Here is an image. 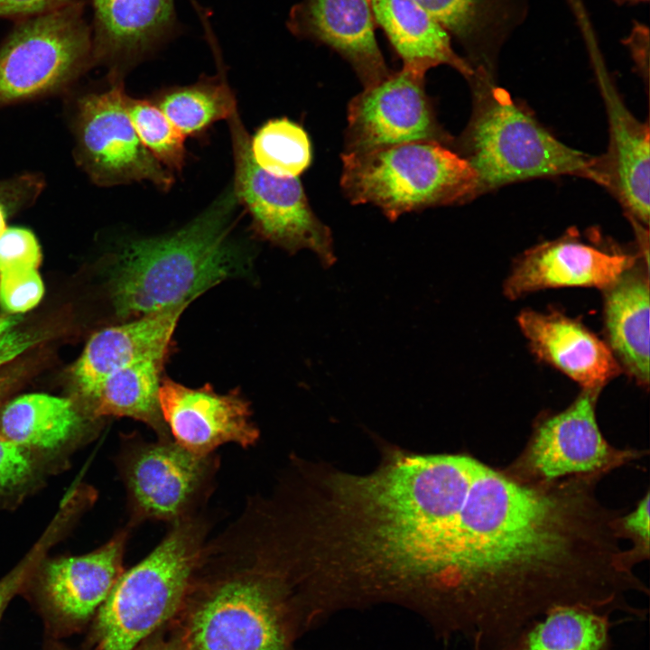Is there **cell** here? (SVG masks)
Listing matches in <instances>:
<instances>
[{
    "label": "cell",
    "mask_w": 650,
    "mask_h": 650,
    "mask_svg": "<svg viewBox=\"0 0 650 650\" xmlns=\"http://www.w3.org/2000/svg\"><path fill=\"white\" fill-rule=\"evenodd\" d=\"M173 618L178 650H295L293 594L248 499L206 541Z\"/></svg>",
    "instance_id": "cell-1"
},
{
    "label": "cell",
    "mask_w": 650,
    "mask_h": 650,
    "mask_svg": "<svg viewBox=\"0 0 650 650\" xmlns=\"http://www.w3.org/2000/svg\"><path fill=\"white\" fill-rule=\"evenodd\" d=\"M238 202L232 189L180 229L126 243L110 265L116 313L131 320L185 302L229 278L250 260L232 234Z\"/></svg>",
    "instance_id": "cell-2"
},
{
    "label": "cell",
    "mask_w": 650,
    "mask_h": 650,
    "mask_svg": "<svg viewBox=\"0 0 650 650\" xmlns=\"http://www.w3.org/2000/svg\"><path fill=\"white\" fill-rule=\"evenodd\" d=\"M468 81L471 115L450 148L475 172L478 195L537 177L574 175L596 182V157L556 139L496 85L493 72L476 68Z\"/></svg>",
    "instance_id": "cell-3"
},
{
    "label": "cell",
    "mask_w": 650,
    "mask_h": 650,
    "mask_svg": "<svg viewBox=\"0 0 650 650\" xmlns=\"http://www.w3.org/2000/svg\"><path fill=\"white\" fill-rule=\"evenodd\" d=\"M340 188L354 205L370 204L391 221L403 214L468 202L478 196L470 165L450 147L412 142L342 153Z\"/></svg>",
    "instance_id": "cell-4"
},
{
    "label": "cell",
    "mask_w": 650,
    "mask_h": 650,
    "mask_svg": "<svg viewBox=\"0 0 650 650\" xmlns=\"http://www.w3.org/2000/svg\"><path fill=\"white\" fill-rule=\"evenodd\" d=\"M203 512L170 525L142 561L123 571L100 605V650H134L178 612L211 529Z\"/></svg>",
    "instance_id": "cell-5"
},
{
    "label": "cell",
    "mask_w": 650,
    "mask_h": 650,
    "mask_svg": "<svg viewBox=\"0 0 650 650\" xmlns=\"http://www.w3.org/2000/svg\"><path fill=\"white\" fill-rule=\"evenodd\" d=\"M92 66L80 2L29 17L0 46V107L64 90Z\"/></svg>",
    "instance_id": "cell-6"
},
{
    "label": "cell",
    "mask_w": 650,
    "mask_h": 650,
    "mask_svg": "<svg viewBox=\"0 0 650 650\" xmlns=\"http://www.w3.org/2000/svg\"><path fill=\"white\" fill-rule=\"evenodd\" d=\"M219 465L216 452L196 454L173 439L131 435L122 458L131 526L147 521L172 525L202 513L215 489Z\"/></svg>",
    "instance_id": "cell-7"
},
{
    "label": "cell",
    "mask_w": 650,
    "mask_h": 650,
    "mask_svg": "<svg viewBox=\"0 0 650 650\" xmlns=\"http://www.w3.org/2000/svg\"><path fill=\"white\" fill-rule=\"evenodd\" d=\"M228 121L235 168L232 190L255 233L290 253L309 249L325 267L333 265L331 230L314 213L301 181L263 170L251 154L250 136L238 113Z\"/></svg>",
    "instance_id": "cell-8"
},
{
    "label": "cell",
    "mask_w": 650,
    "mask_h": 650,
    "mask_svg": "<svg viewBox=\"0 0 650 650\" xmlns=\"http://www.w3.org/2000/svg\"><path fill=\"white\" fill-rule=\"evenodd\" d=\"M74 118L75 159L103 187L149 181L167 190L172 172L144 146L131 123L123 80L82 96Z\"/></svg>",
    "instance_id": "cell-9"
},
{
    "label": "cell",
    "mask_w": 650,
    "mask_h": 650,
    "mask_svg": "<svg viewBox=\"0 0 650 650\" xmlns=\"http://www.w3.org/2000/svg\"><path fill=\"white\" fill-rule=\"evenodd\" d=\"M425 89V75L403 68L364 88L348 104L342 153H364L412 142L451 147Z\"/></svg>",
    "instance_id": "cell-10"
},
{
    "label": "cell",
    "mask_w": 650,
    "mask_h": 650,
    "mask_svg": "<svg viewBox=\"0 0 650 650\" xmlns=\"http://www.w3.org/2000/svg\"><path fill=\"white\" fill-rule=\"evenodd\" d=\"M600 391L582 389L569 407L541 421L509 474L550 483L574 475H603L635 458L636 451L616 450L602 436L595 414Z\"/></svg>",
    "instance_id": "cell-11"
},
{
    "label": "cell",
    "mask_w": 650,
    "mask_h": 650,
    "mask_svg": "<svg viewBox=\"0 0 650 650\" xmlns=\"http://www.w3.org/2000/svg\"><path fill=\"white\" fill-rule=\"evenodd\" d=\"M159 404L173 441L196 454L216 452L226 443L246 449L258 441L250 404L237 390L218 394L209 384L191 388L164 378Z\"/></svg>",
    "instance_id": "cell-12"
},
{
    "label": "cell",
    "mask_w": 650,
    "mask_h": 650,
    "mask_svg": "<svg viewBox=\"0 0 650 650\" xmlns=\"http://www.w3.org/2000/svg\"><path fill=\"white\" fill-rule=\"evenodd\" d=\"M91 1L93 66H106L109 81L123 80L180 32L175 0Z\"/></svg>",
    "instance_id": "cell-13"
},
{
    "label": "cell",
    "mask_w": 650,
    "mask_h": 650,
    "mask_svg": "<svg viewBox=\"0 0 650 650\" xmlns=\"http://www.w3.org/2000/svg\"><path fill=\"white\" fill-rule=\"evenodd\" d=\"M606 105L609 140L607 152L596 157V182L621 204L631 222L648 227L650 131L621 100L599 59L593 56Z\"/></svg>",
    "instance_id": "cell-14"
},
{
    "label": "cell",
    "mask_w": 650,
    "mask_h": 650,
    "mask_svg": "<svg viewBox=\"0 0 650 650\" xmlns=\"http://www.w3.org/2000/svg\"><path fill=\"white\" fill-rule=\"evenodd\" d=\"M636 259L632 255L604 251L569 234L523 253L515 262L503 290L511 300L552 288L605 290Z\"/></svg>",
    "instance_id": "cell-15"
},
{
    "label": "cell",
    "mask_w": 650,
    "mask_h": 650,
    "mask_svg": "<svg viewBox=\"0 0 650 650\" xmlns=\"http://www.w3.org/2000/svg\"><path fill=\"white\" fill-rule=\"evenodd\" d=\"M287 25L294 35L340 55L364 88L391 73L375 37L367 0H302L291 9Z\"/></svg>",
    "instance_id": "cell-16"
},
{
    "label": "cell",
    "mask_w": 650,
    "mask_h": 650,
    "mask_svg": "<svg viewBox=\"0 0 650 650\" xmlns=\"http://www.w3.org/2000/svg\"><path fill=\"white\" fill-rule=\"evenodd\" d=\"M516 320L532 352L582 389L601 390L622 371L605 340L575 319L526 309Z\"/></svg>",
    "instance_id": "cell-17"
},
{
    "label": "cell",
    "mask_w": 650,
    "mask_h": 650,
    "mask_svg": "<svg viewBox=\"0 0 650 650\" xmlns=\"http://www.w3.org/2000/svg\"><path fill=\"white\" fill-rule=\"evenodd\" d=\"M190 302L105 328L93 334L72 367L80 394L89 397L111 374L134 363L164 358L181 315Z\"/></svg>",
    "instance_id": "cell-18"
},
{
    "label": "cell",
    "mask_w": 650,
    "mask_h": 650,
    "mask_svg": "<svg viewBox=\"0 0 650 650\" xmlns=\"http://www.w3.org/2000/svg\"><path fill=\"white\" fill-rule=\"evenodd\" d=\"M375 25L382 28L403 68L425 75L447 65L467 79L474 70L452 48L450 34L414 0H367Z\"/></svg>",
    "instance_id": "cell-19"
},
{
    "label": "cell",
    "mask_w": 650,
    "mask_h": 650,
    "mask_svg": "<svg viewBox=\"0 0 650 650\" xmlns=\"http://www.w3.org/2000/svg\"><path fill=\"white\" fill-rule=\"evenodd\" d=\"M636 265L604 291L603 318L608 346L621 370L649 385V275Z\"/></svg>",
    "instance_id": "cell-20"
},
{
    "label": "cell",
    "mask_w": 650,
    "mask_h": 650,
    "mask_svg": "<svg viewBox=\"0 0 650 650\" xmlns=\"http://www.w3.org/2000/svg\"><path fill=\"white\" fill-rule=\"evenodd\" d=\"M127 534L125 530L90 553L60 559L47 566L45 589L60 612L85 619L100 607L124 571Z\"/></svg>",
    "instance_id": "cell-21"
},
{
    "label": "cell",
    "mask_w": 650,
    "mask_h": 650,
    "mask_svg": "<svg viewBox=\"0 0 650 650\" xmlns=\"http://www.w3.org/2000/svg\"><path fill=\"white\" fill-rule=\"evenodd\" d=\"M164 360H142L111 374L86 399L92 414L132 418L153 430L157 439H172L159 404Z\"/></svg>",
    "instance_id": "cell-22"
},
{
    "label": "cell",
    "mask_w": 650,
    "mask_h": 650,
    "mask_svg": "<svg viewBox=\"0 0 650 650\" xmlns=\"http://www.w3.org/2000/svg\"><path fill=\"white\" fill-rule=\"evenodd\" d=\"M610 614L580 605L549 608L500 650H614Z\"/></svg>",
    "instance_id": "cell-23"
},
{
    "label": "cell",
    "mask_w": 650,
    "mask_h": 650,
    "mask_svg": "<svg viewBox=\"0 0 650 650\" xmlns=\"http://www.w3.org/2000/svg\"><path fill=\"white\" fill-rule=\"evenodd\" d=\"M466 50L473 67L492 68L510 23L509 0H414Z\"/></svg>",
    "instance_id": "cell-24"
},
{
    "label": "cell",
    "mask_w": 650,
    "mask_h": 650,
    "mask_svg": "<svg viewBox=\"0 0 650 650\" xmlns=\"http://www.w3.org/2000/svg\"><path fill=\"white\" fill-rule=\"evenodd\" d=\"M81 422L73 402L42 393L18 396L5 405L0 418L1 435L23 448L60 447Z\"/></svg>",
    "instance_id": "cell-25"
},
{
    "label": "cell",
    "mask_w": 650,
    "mask_h": 650,
    "mask_svg": "<svg viewBox=\"0 0 650 650\" xmlns=\"http://www.w3.org/2000/svg\"><path fill=\"white\" fill-rule=\"evenodd\" d=\"M218 60V73L194 84L161 90L152 101L184 135H196L217 121L228 120L237 111V100L228 86L219 50L209 32Z\"/></svg>",
    "instance_id": "cell-26"
},
{
    "label": "cell",
    "mask_w": 650,
    "mask_h": 650,
    "mask_svg": "<svg viewBox=\"0 0 650 650\" xmlns=\"http://www.w3.org/2000/svg\"><path fill=\"white\" fill-rule=\"evenodd\" d=\"M255 162L265 172L282 178H294L311 162V142L305 130L287 118L266 122L250 138Z\"/></svg>",
    "instance_id": "cell-27"
},
{
    "label": "cell",
    "mask_w": 650,
    "mask_h": 650,
    "mask_svg": "<svg viewBox=\"0 0 650 650\" xmlns=\"http://www.w3.org/2000/svg\"><path fill=\"white\" fill-rule=\"evenodd\" d=\"M127 111L144 146L170 172H181L185 136L153 102L127 96Z\"/></svg>",
    "instance_id": "cell-28"
},
{
    "label": "cell",
    "mask_w": 650,
    "mask_h": 650,
    "mask_svg": "<svg viewBox=\"0 0 650 650\" xmlns=\"http://www.w3.org/2000/svg\"><path fill=\"white\" fill-rule=\"evenodd\" d=\"M44 292L36 268H15L0 273V306L8 314H22L33 309Z\"/></svg>",
    "instance_id": "cell-29"
},
{
    "label": "cell",
    "mask_w": 650,
    "mask_h": 650,
    "mask_svg": "<svg viewBox=\"0 0 650 650\" xmlns=\"http://www.w3.org/2000/svg\"><path fill=\"white\" fill-rule=\"evenodd\" d=\"M42 261L40 244L24 228H6L0 237V273L15 268H38Z\"/></svg>",
    "instance_id": "cell-30"
},
{
    "label": "cell",
    "mask_w": 650,
    "mask_h": 650,
    "mask_svg": "<svg viewBox=\"0 0 650 650\" xmlns=\"http://www.w3.org/2000/svg\"><path fill=\"white\" fill-rule=\"evenodd\" d=\"M43 188L36 174H23L0 181V237L6 229L7 218L35 200Z\"/></svg>",
    "instance_id": "cell-31"
},
{
    "label": "cell",
    "mask_w": 650,
    "mask_h": 650,
    "mask_svg": "<svg viewBox=\"0 0 650 650\" xmlns=\"http://www.w3.org/2000/svg\"><path fill=\"white\" fill-rule=\"evenodd\" d=\"M21 314L0 316V367L40 343L44 336L38 331L19 328Z\"/></svg>",
    "instance_id": "cell-32"
},
{
    "label": "cell",
    "mask_w": 650,
    "mask_h": 650,
    "mask_svg": "<svg viewBox=\"0 0 650 650\" xmlns=\"http://www.w3.org/2000/svg\"><path fill=\"white\" fill-rule=\"evenodd\" d=\"M32 472V460L25 448L0 435V491L16 488Z\"/></svg>",
    "instance_id": "cell-33"
},
{
    "label": "cell",
    "mask_w": 650,
    "mask_h": 650,
    "mask_svg": "<svg viewBox=\"0 0 650 650\" xmlns=\"http://www.w3.org/2000/svg\"><path fill=\"white\" fill-rule=\"evenodd\" d=\"M649 492L629 514L620 517V528L625 537L633 541V552L640 561L649 556Z\"/></svg>",
    "instance_id": "cell-34"
},
{
    "label": "cell",
    "mask_w": 650,
    "mask_h": 650,
    "mask_svg": "<svg viewBox=\"0 0 650 650\" xmlns=\"http://www.w3.org/2000/svg\"><path fill=\"white\" fill-rule=\"evenodd\" d=\"M70 0H0V18H29L57 6Z\"/></svg>",
    "instance_id": "cell-35"
},
{
    "label": "cell",
    "mask_w": 650,
    "mask_h": 650,
    "mask_svg": "<svg viewBox=\"0 0 650 650\" xmlns=\"http://www.w3.org/2000/svg\"><path fill=\"white\" fill-rule=\"evenodd\" d=\"M32 563V559H29L0 580V617L8 601L25 580Z\"/></svg>",
    "instance_id": "cell-36"
},
{
    "label": "cell",
    "mask_w": 650,
    "mask_h": 650,
    "mask_svg": "<svg viewBox=\"0 0 650 650\" xmlns=\"http://www.w3.org/2000/svg\"><path fill=\"white\" fill-rule=\"evenodd\" d=\"M137 650H178V648L172 638L166 641L163 639L154 638L141 645Z\"/></svg>",
    "instance_id": "cell-37"
},
{
    "label": "cell",
    "mask_w": 650,
    "mask_h": 650,
    "mask_svg": "<svg viewBox=\"0 0 650 650\" xmlns=\"http://www.w3.org/2000/svg\"><path fill=\"white\" fill-rule=\"evenodd\" d=\"M18 376L20 375L14 370L0 373V401L5 394L16 382Z\"/></svg>",
    "instance_id": "cell-38"
},
{
    "label": "cell",
    "mask_w": 650,
    "mask_h": 650,
    "mask_svg": "<svg viewBox=\"0 0 650 650\" xmlns=\"http://www.w3.org/2000/svg\"><path fill=\"white\" fill-rule=\"evenodd\" d=\"M618 5H637L640 3L648 2V0H613Z\"/></svg>",
    "instance_id": "cell-39"
}]
</instances>
